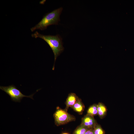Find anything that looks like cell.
<instances>
[{"label":"cell","instance_id":"obj_1","mask_svg":"<svg viewBox=\"0 0 134 134\" xmlns=\"http://www.w3.org/2000/svg\"><path fill=\"white\" fill-rule=\"evenodd\" d=\"M32 37L35 38H39L44 40L50 47L54 55V62L52 69L55 68V64L56 59L63 51L64 48L63 46L62 38L58 34L55 35H45L41 34L37 31H36L32 34Z\"/></svg>","mask_w":134,"mask_h":134},{"label":"cell","instance_id":"obj_2","mask_svg":"<svg viewBox=\"0 0 134 134\" xmlns=\"http://www.w3.org/2000/svg\"><path fill=\"white\" fill-rule=\"evenodd\" d=\"M63 9V8L60 7L46 14L37 24L31 29V31L34 32L38 29L43 30L50 25H58Z\"/></svg>","mask_w":134,"mask_h":134},{"label":"cell","instance_id":"obj_3","mask_svg":"<svg viewBox=\"0 0 134 134\" xmlns=\"http://www.w3.org/2000/svg\"><path fill=\"white\" fill-rule=\"evenodd\" d=\"M55 124L59 126L67 124L68 122L74 121L75 117L68 114L66 109L57 108L53 115Z\"/></svg>","mask_w":134,"mask_h":134},{"label":"cell","instance_id":"obj_4","mask_svg":"<svg viewBox=\"0 0 134 134\" xmlns=\"http://www.w3.org/2000/svg\"><path fill=\"white\" fill-rule=\"evenodd\" d=\"M0 89L8 94L12 101L15 102H20L21 100L24 97L29 98L33 99V96L34 94L29 96H25L23 94L13 85L7 86H0Z\"/></svg>","mask_w":134,"mask_h":134},{"label":"cell","instance_id":"obj_5","mask_svg":"<svg viewBox=\"0 0 134 134\" xmlns=\"http://www.w3.org/2000/svg\"><path fill=\"white\" fill-rule=\"evenodd\" d=\"M97 124L94 117L87 114L82 118L81 124L88 129H93Z\"/></svg>","mask_w":134,"mask_h":134},{"label":"cell","instance_id":"obj_6","mask_svg":"<svg viewBox=\"0 0 134 134\" xmlns=\"http://www.w3.org/2000/svg\"><path fill=\"white\" fill-rule=\"evenodd\" d=\"M78 98L74 93L69 94L67 98L66 102V107L65 109L67 110L69 107H72Z\"/></svg>","mask_w":134,"mask_h":134},{"label":"cell","instance_id":"obj_7","mask_svg":"<svg viewBox=\"0 0 134 134\" xmlns=\"http://www.w3.org/2000/svg\"><path fill=\"white\" fill-rule=\"evenodd\" d=\"M71 107L74 111L79 114H81L84 110L85 106L81 99L78 98Z\"/></svg>","mask_w":134,"mask_h":134},{"label":"cell","instance_id":"obj_8","mask_svg":"<svg viewBox=\"0 0 134 134\" xmlns=\"http://www.w3.org/2000/svg\"><path fill=\"white\" fill-rule=\"evenodd\" d=\"M98 115L102 118L106 115L107 109L105 105L101 103H99L97 104Z\"/></svg>","mask_w":134,"mask_h":134},{"label":"cell","instance_id":"obj_9","mask_svg":"<svg viewBox=\"0 0 134 134\" xmlns=\"http://www.w3.org/2000/svg\"><path fill=\"white\" fill-rule=\"evenodd\" d=\"M87 114L94 117L98 115L97 104H93L90 106L87 111Z\"/></svg>","mask_w":134,"mask_h":134},{"label":"cell","instance_id":"obj_10","mask_svg":"<svg viewBox=\"0 0 134 134\" xmlns=\"http://www.w3.org/2000/svg\"><path fill=\"white\" fill-rule=\"evenodd\" d=\"M88 129L81 124L75 130L73 134H85Z\"/></svg>","mask_w":134,"mask_h":134},{"label":"cell","instance_id":"obj_11","mask_svg":"<svg viewBox=\"0 0 134 134\" xmlns=\"http://www.w3.org/2000/svg\"><path fill=\"white\" fill-rule=\"evenodd\" d=\"M94 134H104V131L100 125L97 124L93 129Z\"/></svg>","mask_w":134,"mask_h":134},{"label":"cell","instance_id":"obj_12","mask_svg":"<svg viewBox=\"0 0 134 134\" xmlns=\"http://www.w3.org/2000/svg\"><path fill=\"white\" fill-rule=\"evenodd\" d=\"M85 134H94L93 129H88Z\"/></svg>","mask_w":134,"mask_h":134},{"label":"cell","instance_id":"obj_13","mask_svg":"<svg viewBox=\"0 0 134 134\" xmlns=\"http://www.w3.org/2000/svg\"><path fill=\"white\" fill-rule=\"evenodd\" d=\"M62 134H69L67 133H63Z\"/></svg>","mask_w":134,"mask_h":134}]
</instances>
